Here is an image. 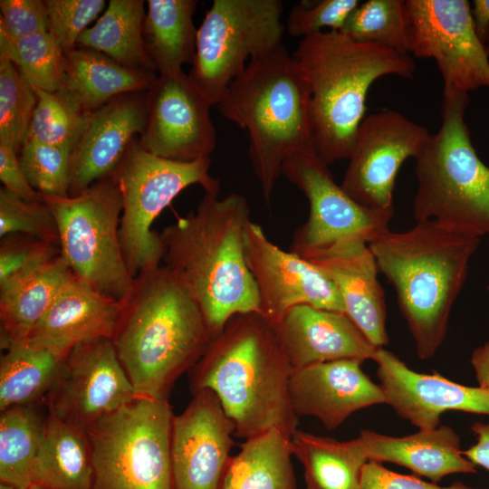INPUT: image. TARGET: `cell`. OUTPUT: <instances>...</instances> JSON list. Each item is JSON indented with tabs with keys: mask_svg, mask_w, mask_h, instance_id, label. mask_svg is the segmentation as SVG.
<instances>
[{
	"mask_svg": "<svg viewBox=\"0 0 489 489\" xmlns=\"http://www.w3.org/2000/svg\"><path fill=\"white\" fill-rule=\"evenodd\" d=\"M443 489H479V488L469 487L463 483L455 482L449 486L443 487Z\"/></svg>",
	"mask_w": 489,
	"mask_h": 489,
	"instance_id": "f907efd6",
	"label": "cell"
},
{
	"mask_svg": "<svg viewBox=\"0 0 489 489\" xmlns=\"http://www.w3.org/2000/svg\"><path fill=\"white\" fill-rule=\"evenodd\" d=\"M359 0H302L293 5L286 29L293 37H307L328 31L340 32Z\"/></svg>",
	"mask_w": 489,
	"mask_h": 489,
	"instance_id": "60d3db41",
	"label": "cell"
},
{
	"mask_svg": "<svg viewBox=\"0 0 489 489\" xmlns=\"http://www.w3.org/2000/svg\"><path fill=\"white\" fill-rule=\"evenodd\" d=\"M0 180L4 187L26 200H41L42 196L28 182L19 156L12 148L0 143Z\"/></svg>",
	"mask_w": 489,
	"mask_h": 489,
	"instance_id": "bcb514c9",
	"label": "cell"
},
{
	"mask_svg": "<svg viewBox=\"0 0 489 489\" xmlns=\"http://www.w3.org/2000/svg\"><path fill=\"white\" fill-rule=\"evenodd\" d=\"M146 92L114 98L89 113L70 158L69 196L114 173L146 123Z\"/></svg>",
	"mask_w": 489,
	"mask_h": 489,
	"instance_id": "44dd1931",
	"label": "cell"
},
{
	"mask_svg": "<svg viewBox=\"0 0 489 489\" xmlns=\"http://www.w3.org/2000/svg\"><path fill=\"white\" fill-rule=\"evenodd\" d=\"M283 13L281 0L213 1L197 31L187 73L212 106L251 60L283 43Z\"/></svg>",
	"mask_w": 489,
	"mask_h": 489,
	"instance_id": "8fae6325",
	"label": "cell"
},
{
	"mask_svg": "<svg viewBox=\"0 0 489 489\" xmlns=\"http://www.w3.org/2000/svg\"><path fill=\"white\" fill-rule=\"evenodd\" d=\"M472 14L476 33L484 43L489 28V0H475Z\"/></svg>",
	"mask_w": 489,
	"mask_h": 489,
	"instance_id": "681fc988",
	"label": "cell"
},
{
	"mask_svg": "<svg viewBox=\"0 0 489 489\" xmlns=\"http://www.w3.org/2000/svg\"><path fill=\"white\" fill-rule=\"evenodd\" d=\"M0 57L10 60L35 89H67L65 55L49 32L15 40L0 34Z\"/></svg>",
	"mask_w": 489,
	"mask_h": 489,
	"instance_id": "e575fe53",
	"label": "cell"
},
{
	"mask_svg": "<svg viewBox=\"0 0 489 489\" xmlns=\"http://www.w3.org/2000/svg\"><path fill=\"white\" fill-rule=\"evenodd\" d=\"M0 359V411L44 402L70 350L23 341Z\"/></svg>",
	"mask_w": 489,
	"mask_h": 489,
	"instance_id": "f1b7e54d",
	"label": "cell"
},
{
	"mask_svg": "<svg viewBox=\"0 0 489 489\" xmlns=\"http://www.w3.org/2000/svg\"><path fill=\"white\" fill-rule=\"evenodd\" d=\"M291 436L271 429L245 439L231 456L219 489H296Z\"/></svg>",
	"mask_w": 489,
	"mask_h": 489,
	"instance_id": "f546056e",
	"label": "cell"
},
{
	"mask_svg": "<svg viewBox=\"0 0 489 489\" xmlns=\"http://www.w3.org/2000/svg\"><path fill=\"white\" fill-rule=\"evenodd\" d=\"M121 308L122 302L100 293L72 273L26 340L71 350L80 343L111 339Z\"/></svg>",
	"mask_w": 489,
	"mask_h": 489,
	"instance_id": "cb8c5ba5",
	"label": "cell"
},
{
	"mask_svg": "<svg viewBox=\"0 0 489 489\" xmlns=\"http://www.w3.org/2000/svg\"><path fill=\"white\" fill-rule=\"evenodd\" d=\"M293 369L338 360H373L376 350L346 313L292 308L272 326Z\"/></svg>",
	"mask_w": 489,
	"mask_h": 489,
	"instance_id": "603a6c76",
	"label": "cell"
},
{
	"mask_svg": "<svg viewBox=\"0 0 489 489\" xmlns=\"http://www.w3.org/2000/svg\"><path fill=\"white\" fill-rule=\"evenodd\" d=\"M291 441L304 469L306 489H360L361 470L369 459L360 436L339 441L297 429Z\"/></svg>",
	"mask_w": 489,
	"mask_h": 489,
	"instance_id": "1f68e13d",
	"label": "cell"
},
{
	"mask_svg": "<svg viewBox=\"0 0 489 489\" xmlns=\"http://www.w3.org/2000/svg\"><path fill=\"white\" fill-rule=\"evenodd\" d=\"M216 107L246 130L253 170L269 205L284 159L316 155L310 91L292 54L282 43L251 60Z\"/></svg>",
	"mask_w": 489,
	"mask_h": 489,
	"instance_id": "8992f818",
	"label": "cell"
},
{
	"mask_svg": "<svg viewBox=\"0 0 489 489\" xmlns=\"http://www.w3.org/2000/svg\"><path fill=\"white\" fill-rule=\"evenodd\" d=\"M47 418L44 402L1 411V484L18 489L30 484L31 469L44 438Z\"/></svg>",
	"mask_w": 489,
	"mask_h": 489,
	"instance_id": "836d02e7",
	"label": "cell"
},
{
	"mask_svg": "<svg viewBox=\"0 0 489 489\" xmlns=\"http://www.w3.org/2000/svg\"><path fill=\"white\" fill-rule=\"evenodd\" d=\"M249 220L244 196L232 193L219 199L205 194L194 212L159 233L164 266L196 300L211 340L234 315L259 312L244 252Z\"/></svg>",
	"mask_w": 489,
	"mask_h": 489,
	"instance_id": "6da1fadb",
	"label": "cell"
},
{
	"mask_svg": "<svg viewBox=\"0 0 489 489\" xmlns=\"http://www.w3.org/2000/svg\"><path fill=\"white\" fill-rule=\"evenodd\" d=\"M210 158L180 162L155 156L136 139L112 174L121 193L119 236L129 274L160 265L163 248L152 224L185 188L199 185L206 194L218 196L219 180L209 170Z\"/></svg>",
	"mask_w": 489,
	"mask_h": 489,
	"instance_id": "9c48e42d",
	"label": "cell"
},
{
	"mask_svg": "<svg viewBox=\"0 0 489 489\" xmlns=\"http://www.w3.org/2000/svg\"><path fill=\"white\" fill-rule=\"evenodd\" d=\"M235 431L212 390L193 393L187 407L172 421L173 489H219L235 446Z\"/></svg>",
	"mask_w": 489,
	"mask_h": 489,
	"instance_id": "ac0fdd59",
	"label": "cell"
},
{
	"mask_svg": "<svg viewBox=\"0 0 489 489\" xmlns=\"http://www.w3.org/2000/svg\"><path fill=\"white\" fill-rule=\"evenodd\" d=\"M408 53L432 58L443 93L489 87V58L466 0H406Z\"/></svg>",
	"mask_w": 489,
	"mask_h": 489,
	"instance_id": "7c38bea8",
	"label": "cell"
},
{
	"mask_svg": "<svg viewBox=\"0 0 489 489\" xmlns=\"http://www.w3.org/2000/svg\"><path fill=\"white\" fill-rule=\"evenodd\" d=\"M373 360L387 404L419 429L436 428L448 410L489 416L488 389L465 386L436 372H416L383 347L376 350Z\"/></svg>",
	"mask_w": 489,
	"mask_h": 489,
	"instance_id": "d6986e66",
	"label": "cell"
},
{
	"mask_svg": "<svg viewBox=\"0 0 489 489\" xmlns=\"http://www.w3.org/2000/svg\"><path fill=\"white\" fill-rule=\"evenodd\" d=\"M479 243L434 220L417 221L402 232L388 229L369 243L422 360L434 356L446 337L452 307Z\"/></svg>",
	"mask_w": 489,
	"mask_h": 489,
	"instance_id": "277c9868",
	"label": "cell"
},
{
	"mask_svg": "<svg viewBox=\"0 0 489 489\" xmlns=\"http://www.w3.org/2000/svg\"><path fill=\"white\" fill-rule=\"evenodd\" d=\"M72 149L27 140L19 160L26 179L41 195L69 197L70 158Z\"/></svg>",
	"mask_w": 489,
	"mask_h": 489,
	"instance_id": "f35d334b",
	"label": "cell"
},
{
	"mask_svg": "<svg viewBox=\"0 0 489 489\" xmlns=\"http://www.w3.org/2000/svg\"><path fill=\"white\" fill-rule=\"evenodd\" d=\"M359 436L369 461L405 466L433 483L452 474L476 473V465L463 455L459 436L448 426L398 437L365 429Z\"/></svg>",
	"mask_w": 489,
	"mask_h": 489,
	"instance_id": "d4e9b609",
	"label": "cell"
},
{
	"mask_svg": "<svg viewBox=\"0 0 489 489\" xmlns=\"http://www.w3.org/2000/svg\"><path fill=\"white\" fill-rule=\"evenodd\" d=\"M431 133L399 111L381 110L365 116L356 132L341 187L373 210H394L393 192L403 163L417 158Z\"/></svg>",
	"mask_w": 489,
	"mask_h": 489,
	"instance_id": "5bb4252c",
	"label": "cell"
},
{
	"mask_svg": "<svg viewBox=\"0 0 489 489\" xmlns=\"http://www.w3.org/2000/svg\"><path fill=\"white\" fill-rule=\"evenodd\" d=\"M142 0H110L97 22L79 37L77 47L101 53L119 64L157 72L143 39Z\"/></svg>",
	"mask_w": 489,
	"mask_h": 489,
	"instance_id": "d6a6232c",
	"label": "cell"
},
{
	"mask_svg": "<svg viewBox=\"0 0 489 489\" xmlns=\"http://www.w3.org/2000/svg\"><path fill=\"white\" fill-rule=\"evenodd\" d=\"M67 90L88 112L119 96L147 92L158 74L126 68L97 51L76 47L64 53Z\"/></svg>",
	"mask_w": 489,
	"mask_h": 489,
	"instance_id": "4316f807",
	"label": "cell"
},
{
	"mask_svg": "<svg viewBox=\"0 0 489 489\" xmlns=\"http://www.w3.org/2000/svg\"><path fill=\"white\" fill-rule=\"evenodd\" d=\"M110 340L137 395L168 400L176 380L200 360L211 338L196 300L159 265L134 278Z\"/></svg>",
	"mask_w": 489,
	"mask_h": 489,
	"instance_id": "3957f363",
	"label": "cell"
},
{
	"mask_svg": "<svg viewBox=\"0 0 489 489\" xmlns=\"http://www.w3.org/2000/svg\"><path fill=\"white\" fill-rule=\"evenodd\" d=\"M143 39L158 74L182 70L196 52L194 14L197 0H149Z\"/></svg>",
	"mask_w": 489,
	"mask_h": 489,
	"instance_id": "4dcf8cb0",
	"label": "cell"
},
{
	"mask_svg": "<svg viewBox=\"0 0 489 489\" xmlns=\"http://www.w3.org/2000/svg\"><path fill=\"white\" fill-rule=\"evenodd\" d=\"M292 56L310 91L315 153L328 166L349 158L373 82L416 70L410 54L335 31L301 39Z\"/></svg>",
	"mask_w": 489,
	"mask_h": 489,
	"instance_id": "5b68a950",
	"label": "cell"
},
{
	"mask_svg": "<svg viewBox=\"0 0 489 489\" xmlns=\"http://www.w3.org/2000/svg\"><path fill=\"white\" fill-rule=\"evenodd\" d=\"M41 196L55 219L61 254L72 273L100 293L125 301L134 278L120 244L122 199L113 175L75 196Z\"/></svg>",
	"mask_w": 489,
	"mask_h": 489,
	"instance_id": "30bf717a",
	"label": "cell"
},
{
	"mask_svg": "<svg viewBox=\"0 0 489 489\" xmlns=\"http://www.w3.org/2000/svg\"><path fill=\"white\" fill-rule=\"evenodd\" d=\"M244 252L259 296L258 313L271 326L299 305L345 313L337 288L319 267L278 247L251 220L244 230Z\"/></svg>",
	"mask_w": 489,
	"mask_h": 489,
	"instance_id": "9a60e30c",
	"label": "cell"
},
{
	"mask_svg": "<svg viewBox=\"0 0 489 489\" xmlns=\"http://www.w3.org/2000/svg\"><path fill=\"white\" fill-rule=\"evenodd\" d=\"M470 429L476 436V443L463 450V455L474 465L489 471V422H475Z\"/></svg>",
	"mask_w": 489,
	"mask_h": 489,
	"instance_id": "7dc6e473",
	"label": "cell"
},
{
	"mask_svg": "<svg viewBox=\"0 0 489 489\" xmlns=\"http://www.w3.org/2000/svg\"><path fill=\"white\" fill-rule=\"evenodd\" d=\"M139 398L109 338L74 346L44 403L61 420L87 430Z\"/></svg>",
	"mask_w": 489,
	"mask_h": 489,
	"instance_id": "2e32d148",
	"label": "cell"
},
{
	"mask_svg": "<svg viewBox=\"0 0 489 489\" xmlns=\"http://www.w3.org/2000/svg\"><path fill=\"white\" fill-rule=\"evenodd\" d=\"M340 33L357 42L379 43L409 54L404 0H368L360 3Z\"/></svg>",
	"mask_w": 489,
	"mask_h": 489,
	"instance_id": "8d00e7d4",
	"label": "cell"
},
{
	"mask_svg": "<svg viewBox=\"0 0 489 489\" xmlns=\"http://www.w3.org/2000/svg\"><path fill=\"white\" fill-rule=\"evenodd\" d=\"M61 253L60 246L24 235L1 238L0 283L14 273L44 262Z\"/></svg>",
	"mask_w": 489,
	"mask_h": 489,
	"instance_id": "7bdbcfd3",
	"label": "cell"
},
{
	"mask_svg": "<svg viewBox=\"0 0 489 489\" xmlns=\"http://www.w3.org/2000/svg\"><path fill=\"white\" fill-rule=\"evenodd\" d=\"M24 235L59 245L55 219L41 200L24 199L4 187L0 189V237Z\"/></svg>",
	"mask_w": 489,
	"mask_h": 489,
	"instance_id": "ab89813d",
	"label": "cell"
},
{
	"mask_svg": "<svg viewBox=\"0 0 489 489\" xmlns=\"http://www.w3.org/2000/svg\"><path fill=\"white\" fill-rule=\"evenodd\" d=\"M292 367L272 326L257 312L235 314L188 371L192 393L210 389L248 439L271 429L292 437L298 417L290 396Z\"/></svg>",
	"mask_w": 489,
	"mask_h": 489,
	"instance_id": "7a4b0ae2",
	"label": "cell"
},
{
	"mask_svg": "<svg viewBox=\"0 0 489 489\" xmlns=\"http://www.w3.org/2000/svg\"><path fill=\"white\" fill-rule=\"evenodd\" d=\"M0 489H18L14 486H12V485H9V484H0Z\"/></svg>",
	"mask_w": 489,
	"mask_h": 489,
	"instance_id": "816d5d0a",
	"label": "cell"
},
{
	"mask_svg": "<svg viewBox=\"0 0 489 489\" xmlns=\"http://www.w3.org/2000/svg\"><path fill=\"white\" fill-rule=\"evenodd\" d=\"M168 400L137 398L87 430L92 489H173Z\"/></svg>",
	"mask_w": 489,
	"mask_h": 489,
	"instance_id": "ba28073f",
	"label": "cell"
},
{
	"mask_svg": "<svg viewBox=\"0 0 489 489\" xmlns=\"http://www.w3.org/2000/svg\"><path fill=\"white\" fill-rule=\"evenodd\" d=\"M294 253L319 267L333 283L345 313L375 348L388 344L385 292L369 243L350 239Z\"/></svg>",
	"mask_w": 489,
	"mask_h": 489,
	"instance_id": "ffe728a7",
	"label": "cell"
},
{
	"mask_svg": "<svg viewBox=\"0 0 489 489\" xmlns=\"http://www.w3.org/2000/svg\"><path fill=\"white\" fill-rule=\"evenodd\" d=\"M466 93H443L442 123L415 158L416 221L434 220L480 238L489 235V166L465 120Z\"/></svg>",
	"mask_w": 489,
	"mask_h": 489,
	"instance_id": "52a82bcc",
	"label": "cell"
},
{
	"mask_svg": "<svg viewBox=\"0 0 489 489\" xmlns=\"http://www.w3.org/2000/svg\"><path fill=\"white\" fill-rule=\"evenodd\" d=\"M211 107L183 70L158 74L146 92V123L140 146L155 156L175 161L210 158L216 145Z\"/></svg>",
	"mask_w": 489,
	"mask_h": 489,
	"instance_id": "e0dca14e",
	"label": "cell"
},
{
	"mask_svg": "<svg viewBox=\"0 0 489 489\" xmlns=\"http://www.w3.org/2000/svg\"><path fill=\"white\" fill-rule=\"evenodd\" d=\"M360 489H443L435 483L425 482L414 475L390 471L380 463L368 461L362 470Z\"/></svg>",
	"mask_w": 489,
	"mask_h": 489,
	"instance_id": "f6af8a7d",
	"label": "cell"
},
{
	"mask_svg": "<svg viewBox=\"0 0 489 489\" xmlns=\"http://www.w3.org/2000/svg\"><path fill=\"white\" fill-rule=\"evenodd\" d=\"M48 32L64 53L75 49L81 34L105 6L104 0H44Z\"/></svg>",
	"mask_w": 489,
	"mask_h": 489,
	"instance_id": "b9f144b4",
	"label": "cell"
},
{
	"mask_svg": "<svg viewBox=\"0 0 489 489\" xmlns=\"http://www.w3.org/2000/svg\"><path fill=\"white\" fill-rule=\"evenodd\" d=\"M48 32V13L43 0H1L0 34L21 39Z\"/></svg>",
	"mask_w": 489,
	"mask_h": 489,
	"instance_id": "ee69618b",
	"label": "cell"
},
{
	"mask_svg": "<svg viewBox=\"0 0 489 489\" xmlns=\"http://www.w3.org/2000/svg\"><path fill=\"white\" fill-rule=\"evenodd\" d=\"M93 467L85 430L48 412L45 435L30 473L43 489H92Z\"/></svg>",
	"mask_w": 489,
	"mask_h": 489,
	"instance_id": "83f0119b",
	"label": "cell"
},
{
	"mask_svg": "<svg viewBox=\"0 0 489 489\" xmlns=\"http://www.w3.org/2000/svg\"><path fill=\"white\" fill-rule=\"evenodd\" d=\"M37 97L33 86L8 59L0 57V143L21 150Z\"/></svg>",
	"mask_w": 489,
	"mask_h": 489,
	"instance_id": "74e56055",
	"label": "cell"
},
{
	"mask_svg": "<svg viewBox=\"0 0 489 489\" xmlns=\"http://www.w3.org/2000/svg\"><path fill=\"white\" fill-rule=\"evenodd\" d=\"M34 90L37 101L25 141L73 149L84 129L90 112L81 106L67 89L55 92Z\"/></svg>",
	"mask_w": 489,
	"mask_h": 489,
	"instance_id": "d590c367",
	"label": "cell"
},
{
	"mask_svg": "<svg viewBox=\"0 0 489 489\" xmlns=\"http://www.w3.org/2000/svg\"><path fill=\"white\" fill-rule=\"evenodd\" d=\"M24 489H43V488H42L41 486H39L37 484H30L29 485H27Z\"/></svg>",
	"mask_w": 489,
	"mask_h": 489,
	"instance_id": "f5cc1de1",
	"label": "cell"
},
{
	"mask_svg": "<svg viewBox=\"0 0 489 489\" xmlns=\"http://www.w3.org/2000/svg\"><path fill=\"white\" fill-rule=\"evenodd\" d=\"M72 275L60 253L0 283L1 350L26 340Z\"/></svg>",
	"mask_w": 489,
	"mask_h": 489,
	"instance_id": "484cf974",
	"label": "cell"
},
{
	"mask_svg": "<svg viewBox=\"0 0 489 489\" xmlns=\"http://www.w3.org/2000/svg\"><path fill=\"white\" fill-rule=\"evenodd\" d=\"M470 362L475 369L478 387L489 390V341L473 351Z\"/></svg>",
	"mask_w": 489,
	"mask_h": 489,
	"instance_id": "c3c4849f",
	"label": "cell"
},
{
	"mask_svg": "<svg viewBox=\"0 0 489 489\" xmlns=\"http://www.w3.org/2000/svg\"><path fill=\"white\" fill-rule=\"evenodd\" d=\"M283 175L309 203V216L294 233L291 251L322 248L350 239L370 243L388 231L394 210L363 206L338 185L317 155L292 154L282 167Z\"/></svg>",
	"mask_w": 489,
	"mask_h": 489,
	"instance_id": "4fadbf2b",
	"label": "cell"
},
{
	"mask_svg": "<svg viewBox=\"0 0 489 489\" xmlns=\"http://www.w3.org/2000/svg\"><path fill=\"white\" fill-rule=\"evenodd\" d=\"M362 362L346 359L293 369L289 388L296 416L315 417L332 430L360 409L387 404L380 385L364 373Z\"/></svg>",
	"mask_w": 489,
	"mask_h": 489,
	"instance_id": "7402d4cb",
	"label": "cell"
}]
</instances>
